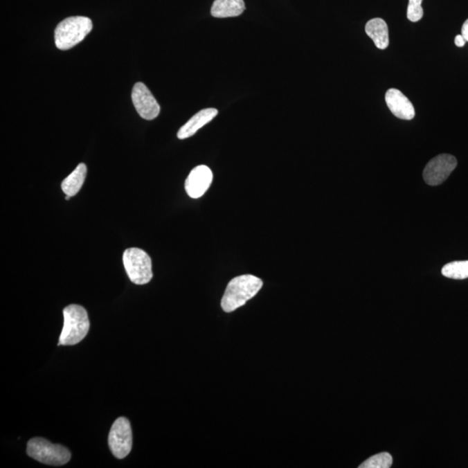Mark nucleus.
Listing matches in <instances>:
<instances>
[{
  "instance_id": "obj_1",
  "label": "nucleus",
  "mask_w": 468,
  "mask_h": 468,
  "mask_svg": "<svg viewBox=\"0 0 468 468\" xmlns=\"http://www.w3.org/2000/svg\"><path fill=\"white\" fill-rule=\"evenodd\" d=\"M263 287V281L253 275L246 274L230 281L224 294L222 307L224 312H233L255 297Z\"/></svg>"
},
{
  "instance_id": "obj_2",
  "label": "nucleus",
  "mask_w": 468,
  "mask_h": 468,
  "mask_svg": "<svg viewBox=\"0 0 468 468\" xmlns=\"http://www.w3.org/2000/svg\"><path fill=\"white\" fill-rule=\"evenodd\" d=\"M92 28L91 19L87 17H70L58 24L55 30V44L57 49L70 50L81 43Z\"/></svg>"
},
{
  "instance_id": "obj_3",
  "label": "nucleus",
  "mask_w": 468,
  "mask_h": 468,
  "mask_svg": "<svg viewBox=\"0 0 468 468\" xmlns=\"http://www.w3.org/2000/svg\"><path fill=\"white\" fill-rule=\"evenodd\" d=\"M64 327L58 345H75L89 332L88 313L81 305H71L64 309Z\"/></svg>"
},
{
  "instance_id": "obj_4",
  "label": "nucleus",
  "mask_w": 468,
  "mask_h": 468,
  "mask_svg": "<svg viewBox=\"0 0 468 468\" xmlns=\"http://www.w3.org/2000/svg\"><path fill=\"white\" fill-rule=\"evenodd\" d=\"M26 452L33 459L55 467L63 466L71 458V453L66 447L60 444L51 443L40 437L29 440Z\"/></svg>"
},
{
  "instance_id": "obj_5",
  "label": "nucleus",
  "mask_w": 468,
  "mask_h": 468,
  "mask_svg": "<svg viewBox=\"0 0 468 468\" xmlns=\"http://www.w3.org/2000/svg\"><path fill=\"white\" fill-rule=\"evenodd\" d=\"M123 260L126 273L134 284L146 285L152 280V262L149 254L143 250L136 247L127 249Z\"/></svg>"
},
{
  "instance_id": "obj_6",
  "label": "nucleus",
  "mask_w": 468,
  "mask_h": 468,
  "mask_svg": "<svg viewBox=\"0 0 468 468\" xmlns=\"http://www.w3.org/2000/svg\"><path fill=\"white\" fill-rule=\"evenodd\" d=\"M132 429L125 417H119L113 423L109 435V447L117 459H125L132 452Z\"/></svg>"
},
{
  "instance_id": "obj_7",
  "label": "nucleus",
  "mask_w": 468,
  "mask_h": 468,
  "mask_svg": "<svg viewBox=\"0 0 468 468\" xmlns=\"http://www.w3.org/2000/svg\"><path fill=\"white\" fill-rule=\"evenodd\" d=\"M457 167L456 158L451 154H440L429 161L423 172V178L426 184L438 186L449 177Z\"/></svg>"
},
{
  "instance_id": "obj_8",
  "label": "nucleus",
  "mask_w": 468,
  "mask_h": 468,
  "mask_svg": "<svg viewBox=\"0 0 468 468\" xmlns=\"http://www.w3.org/2000/svg\"><path fill=\"white\" fill-rule=\"evenodd\" d=\"M132 98L133 105L142 118L151 121L159 116V103L143 82H136L134 85Z\"/></svg>"
},
{
  "instance_id": "obj_9",
  "label": "nucleus",
  "mask_w": 468,
  "mask_h": 468,
  "mask_svg": "<svg viewBox=\"0 0 468 468\" xmlns=\"http://www.w3.org/2000/svg\"><path fill=\"white\" fill-rule=\"evenodd\" d=\"M213 178V172L208 166L201 165L195 168L185 182L186 192L189 197L198 199L204 195L212 184Z\"/></svg>"
},
{
  "instance_id": "obj_10",
  "label": "nucleus",
  "mask_w": 468,
  "mask_h": 468,
  "mask_svg": "<svg viewBox=\"0 0 468 468\" xmlns=\"http://www.w3.org/2000/svg\"><path fill=\"white\" fill-rule=\"evenodd\" d=\"M388 108L395 116L402 120H412L415 116L414 105L404 93L397 89H390L385 95Z\"/></svg>"
},
{
  "instance_id": "obj_11",
  "label": "nucleus",
  "mask_w": 468,
  "mask_h": 468,
  "mask_svg": "<svg viewBox=\"0 0 468 468\" xmlns=\"http://www.w3.org/2000/svg\"><path fill=\"white\" fill-rule=\"evenodd\" d=\"M217 115H218V110L216 109L209 108L201 110L181 127L177 134L178 138L184 140L194 136L199 129L211 122Z\"/></svg>"
},
{
  "instance_id": "obj_12",
  "label": "nucleus",
  "mask_w": 468,
  "mask_h": 468,
  "mask_svg": "<svg viewBox=\"0 0 468 468\" xmlns=\"http://www.w3.org/2000/svg\"><path fill=\"white\" fill-rule=\"evenodd\" d=\"M245 9L244 0H215L212 6L211 15L215 18H233L242 15Z\"/></svg>"
},
{
  "instance_id": "obj_13",
  "label": "nucleus",
  "mask_w": 468,
  "mask_h": 468,
  "mask_svg": "<svg viewBox=\"0 0 468 468\" xmlns=\"http://www.w3.org/2000/svg\"><path fill=\"white\" fill-rule=\"evenodd\" d=\"M366 32L378 49L385 50L390 44L388 25L384 19L377 18L370 20L366 24Z\"/></svg>"
},
{
  "instance_id": "obj_14",
  "label": "nucleus",
  "mask_w": 468,
  "mask_h": 468,
  "mask_svg": "<svg viewBox=\"0 0 468 468\" xmlns=\"http://www.w3.org/2000/svg\"><path fill=\"white\" fill-rule=\"evenodd\" d=\"M86 175H87V167L84 163L78 165L75 170L64 179L62 182V190L65 195L75 196L78 194L84 183Z\"/></svg>"
},
{
  "instance_id": "obj_15",
  "label": "nucleus",
  "mask_w": 468,
  "mask_h": 468,
  "mask_svg": "<svg viewBox=\"0 0 468 468\" xmlns=\"http://www.w3.org/2000/svg\"><path fill=\"white\" fill-rule=\"evenodd\" d=\"M442 273L446 278L465 280L468 278V260L454 261L443 267Z\"/></svg>"
},
{
  "instance_id": "obj_16",
  "label": "nucleus",
  "mask_w": 468,
  "mask_h": 468,
  "mask_svg": "<svg viewBox=\"0 0 468 468\" xmlns=\"http://www.w3.org/2000/svg\"><path fill=\"white\" fill-rule=\"evenodd\" d=\"M393 463L391 454L384 452L371 456L361 464L359 468H390Z\"/></svg>"
},
{
  "instance_id": "obj_17",
  "label": "nucleus",
  "mask_w": 468,
  "mask_h": 468,
  "mask_svg": "<svg viewBox=\"0 0 468 468\" xmlns=\"http://www.w3.org/2000/svg\"><path fill=\"white\" fill-rule=\"evenodd\" d=\"M422 0H409L407 16L411 22H418L423 17Z\"/></svg>"
},
{
  "instance_id": "obj_18",
  "label": "nucleus",
  "mask_w": 468,
  "mask_h": 468,
  "mask_svg": "<svg viewBox=\"0 0 468 468\" xmlns=\"http://www.w3.org/2000/svg\"><path fill=\"white\" fill-rule=\"evenodd\" d=\"M461 35L468 42V19L463 24L462 28H461Z\"/></svg>"
},
{
  "instance_id": "obj_19",
  "label": "nucleus",
  "mask_w": 468,
  "mask_h": 468,
  "mask_svg": "<svg viewBox=\"0 0 468 468\" xmlns=\"http://www.w3.org/2000/svg\"><path fill=\"white\" fill-rule=\"evenodd\" d=\"M466 42L467 41L462 35H457L456 39H454V43H456L458 47H463L466 44Z\"/></svg>"
},
{
  "instance_id": "obj_20",
  "label": "nucleus",
  "mask_w": 468,
  "mask_h": 468,
  "mask_svg": "<svg viewBox=\"0 0 468 468\" xmlns=\"http://www.w3.org/2000/svg\"><path fill=\"white\" fill-rule=\"evenodd\" d=\"M71 199V196H69V195H66V197H65V199H66V201H69V199Z\"/></svg>"
}]
</instances>
